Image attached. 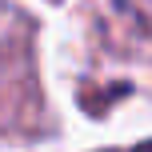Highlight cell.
<instances>
[{"label": "cell", "instance_id": "6da1fadb", "mask_svg": "<svg viewBox=\"0 0 152 152\" xmlns=\"http://www.w3.org/2000/svg\"><path fill=\"white\" fill-rule=\"evenodd\" d=\"M132 152H152V140H144V144H136Z\"/></svg>", "mask_w": 152, "mask_h": 152}]
</instances>
